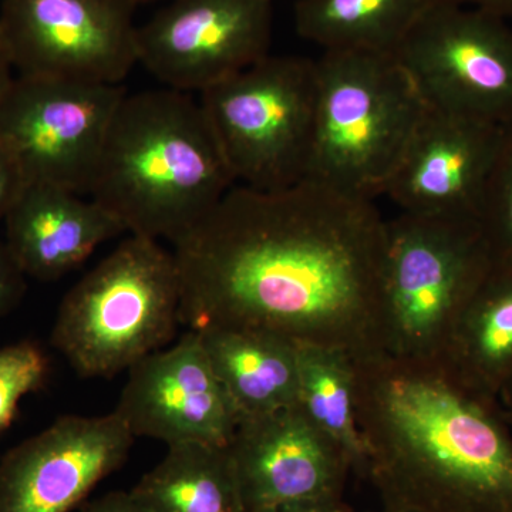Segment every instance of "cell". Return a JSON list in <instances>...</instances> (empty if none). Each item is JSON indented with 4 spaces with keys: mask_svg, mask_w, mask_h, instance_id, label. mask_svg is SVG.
<instances>
[{
    "mask_svg": "<svg viewBox=\"0 0 512 512\" xmlns=\"http://www.w3.org/2000/svg\"><path fill=\"white\" fill-rule=\"evenodd\" d=\"M386 220L375 200L305 180L238 185L174 244L181 323L242 326L357 360L384 352Z\"/></svg>",
    "mask_w": 512,
    "mask_h": 512,
    "instance_id": "obj_1",
    "label": "cell"
},
{
    "mask_svg": "<svg viewBox=\"0 0 512 512\" xmlns=\"http://www.w3.org/2000/svg\"><path fill=\"white\" fill-rule=\"evenodd\" d=\"M366 477L382 507L512 512V443L439 362L357 360Z\"/></svg>",
    "mask_w": 512,
    "mask_h": 512,
    "instance_id": "obj_2",
    "label": "cell"
},
{
    "mask_svg": "<svg viewBox=\"0 0 512 512\" xmlns=\"http://www.w3.org/2000/svg\"><path fill=\"white\" fill-rule=\"evenodd\" d=\"M234 184L200 101L165 87L121 101L90 197L130 234L174 245Z\"/></svg>",
    "mask_w": 512,
    "mask_h": 512,
    "instance_id": "obj_3",
    "label": "cell"
},
{
    "mask_svg": "<svg viewBox=\"0 0 512 512\" xmlns=\"http://www.w3.org/2000/svg\"><path fill=\"white\" fill-rule=\"evenodd\" d=\"M316 62L315 131L306 180L375 200L427 106L394 55L329 50Z\"/></svg>",
    "mask_w": 512,
    "mask_h": 512,
    "instance_id": "obj_4",
    "label": "cell"
},
{
    "mask_svg": "<svg viewBox=\"0 0 512 512\" xmlns=\"http://www.w3.org/2000/svg\"><path fill=\"white\" fill-rule=\"evenodd\" d=\"M181 296L174 252L130 234L66 293L53 348L80 376L119 375L173 340Z\"/></svg>",
    "mask_w": 512,
    "mask_h": 512,
    "instance_id": "obj_5",
    "label": "cell"
},
{
    "mask_svg": "<svg viewBox=\"0 0 512 512\" xmlns=\"http://www.w3.org/2000/svg\"><path fill=\"white\" fill-rule=\"evenodd\" d=\"M478 221L403 214L386 222L384 352L440 362L458 316L493 265Z\"/></svg>",
    "mask_w": 512,
    "mask_h": 512,
    "instance_id": "obj_6",
    "label": "cell"
},
{
    "mask_svg": "<svg viewBox=\"0 0 512 512\" xmlns=\"http://www.w3.org/2000/svg\"><path fill=\"white\" fill-rule=\"evenodd\" d=\"M316 92L315 60L268 55L200 93L235 183L278 191L306 180Z\"/></svg>",
    "mask_w": 512,
    "mask_h": 512,
    "instance_id": "obj_7",
    "label": "cell"
},
{
    "mask_svg": "<svg viewBox=\"0 0 512 512\" xmlns=\"http://www.w3.org/2000/svg\"><path fill=\"white\" fill-rule=\"evenodd\" d=\"M123 84L15 77L0 99V146L25 184L90 194Z\"/></svg>",
    "mask_w": 512,
    "mask_h": 512,
    "instance_id": "obj_8",
    "label": "cell"
},
{
    "mask_svg": "<svg viewBox=\"0 0 512 512\" xmlns=\"http://www.w3.org/2000/svg\"><path fill=\"white\" fill-rule=\"evenodd\" d=\"M394 57L430 109L511 123V20L436 0Z\"/></svg>",
    "mask_w": 512,
    "mask_h": 512,
    "instance_id": "obj_9",
    "label": "cell"
},
{
    "mask_svg": "<svg viewBox=\"0 0 512 512\" xmlns=\"http://www.w3.org/2000/svg\"><path fill=\"white\" fill-rule=\"evenodd\" d=\"M136 0H3L0 29L22 76L121 84L138 63Z\"/></svg>",
    "mask_w": 512,
    "mask_h": 512,
    "instance_id": "obj_10",
    "label": "cell"
},
{
    "mask_svg": "<svg viewBox=\"0 0 512 512\" xmlns=\"http://www.w3.org/2000/svg\"><path fill=\"white\" fill-rule=\"evenodd\" d=\"M274 0H171L137 29L138 63L178 92H204L269 55Z\"/></svg>",
    "mask_w": 512,
    "mask_h": 512,
    "instance_id": "obj_11",
    "label": "cell"
},
{
    "mask_svg": "<svg viewBox=\"0 0 512 512\" xmlns=\"http://www.w3.org/2000/svg\"><path fill=\"white\" fill-rule=\"evenodd\" d=\"M136 437L116 412L63 416L0 461V512H70L126 463Z\"/></svg>",
    "mask_w": 512,
    "mask_h": 512,
    "instance_id": "obj_12",
    "label": "cell"
},
{
    "mask_svg": "<svg viewBox=\"0 0 512 512\" xmlns=\"http://www.w3.org/2000/svg\"><path fill=\"white\" fill-rule=\"evenodd\" d=\"M114 412L134 437L160 440L168 447L187 443L228 447L239 421L195 329L128 370Z\"/></svg>",
    "mask_w": 512,
    "mask_h": 512,
    "instance_id": "obj_13",
    "label": "cell"
},
{
    "mask_svg": "<svg viewBox=\"0 0 512 512\" xmlns=\"http://www.w3.org/2000/svg\"><path fill=\"white\" fill-rule=\"evenodd\" d=\"M503 130L427 107L383 195L403 214L480 220Z\"/></svg>",
    "mask_w": 512,
    "mask_h": 512,
    "instance_id": "obj_14",
    "label": "cell"
},
{
    "mask_svg": "<svg viewBox=\"0 0 512 512\" xmlns=\"http://www.w3.org/2000/svg\"><path fill=\"white\" fill-rule=\"evenodd\" d=\"M247 511L342 497L348 456L298 406L239 419L228 446Z\"/></svg>",
    "mask_w": 512,
    "mask_h": 512,
    "instance_id": "obj_15",
    "label": "cell"
},
{
    "mask_svg": "<svg viewBox=\"0 0 512 512\" xmlns=\"http://www.w3.org/2000/svg\"><path fill=\"white\" fill-rule=\"evenodd\" d=\"M10 255L23 274L52 282L126 228L103 205L49 184H25L5 214Z\"/></svg>",
    "mask_w": 512,
    "mask_h": 512,
    "instance_id": "obj_16",
    "label": "cell"
},
{
    "mask_svg": "<svg viewBox=\"0 0 512 512\" xmlns=\"http://www.w3.org/2000/svg\"><path fill=\"white\" fill-rule=\"evenodd\" d=\"M212 372L239 419L298 403V348L266 330L204 325L195 329Z\"/></svg>",
    "mask_w": 512,
    "mask_h": 512,
    "instance_id": "obj_17",
    "label": "cell"
},
{
    "mask_svg": "<svg viewBox=\"0 0 512 512\" xmlns=\"http://www.w3.org/2000/svg\"><path fill=\"white\" fill-rule=\"evenodd\" d=\"M439 363L473 392L505 379L512 369V262L494 259Z\"/></svg>",
    "mask_w": 512,
    "mask_h": 512,
    "instance_id": "obj_18",
    "label": "cell"
},
{
    "mask_svg": "<svg viewBox=\"0 0 512 512\" xmlns=\"http://www.w3.org/2000/svg\"><path fill=\"white\" fill-rule=\"evenodd\" d=\"M131 491L151 512H248L228 447L170 446Z\"/></svg>",
    "mask_w": 512,
    "mask_h": 512,
    "instance_id": "obj_19",
    "label": "cell"
},
{
    "mask_svg": "<svg viewBox=\"0 0 512 512\" xmlns=\"http://www.w3.org/2000/svg\"><path fill=\"white\" fill-rule=\"evenodd\" d=\"M436 0H299L296 32L329 50L394 55Z\"/></svg>",
    "mask_w": 512,
    "mask_h": 512,
    "instance_id": "obj_20",
    "label": "cell"
},
{
    "mask_svg": "<svg viewBox=\"0 0 512 512\" xmlns=\"http://www.w3.org/2000/svg\"><path fill=\"white\" fill-rule=\"evenodd\" d=\"M298 348L296 406L348 456L352 473L366 477V451L357 419L355 360L340 350Z\"/></svg>",
    "mask_w": 512,
    "mask_h": 512,
    "instance_id": "obj_21",
    "label": "cell"
},
{
    "mask_svg": "<svg viewBox=\"0 0 512 512\" xmlns=\"http://www.w3.org/2000/svg\"><path fill=\"white\" fill-rule=\"evenodd\" d=\"M478 222L494 259L512 262V121L504 126Z\"/></svg>",
    "mask_w": 512,
    "mask_h": 512,
    "instance_id": "obj_22",
    "label": "cell"
},
{
    "mask_svg": "<svg viewBox=\"0 0 512 512\" xmlns=\"http://www.w3.org/2000/svg\"><path fill=\"white\" fill-rule=\"evenodd\" d=\"M49 375V360L33 342L0 348V434L13 423L20 400L42 389Z\"/></svg>",
    "mask_w": 512,
    "mask_h": 512,
    "instance_id": "obj_23",
    "label": "cell"
},
{
    "mask_svg": "<svg viewBox=\"0 0 512 512\" xmlns=\"http://www.w3.org/2000/svg\"><path fill=\"white\" fill-rule=\"evenodd\" d=\"M26 276L10 255L5 241H0V318L8 315L22 301L26 292Z\"/></svg>",
    "mask_w": 512,
    "mask_h": 512,
    "instance_id": "obj_24",
    "label": "cell"
},
{
    "mask_svg": "<svg viewBox=\"0 0 512 512\" xmlns=\"http://www.w3.org/2000/svg\"><path fill=\"white\" fill-rule=\"evenodd\" d=\"M23 187L25 181L22 174L9 154L0 146V217H5Z\"/></svg>",
    "mask_w": 512,
    "mask_h": 512,
    "instance_id": "obj_25",
    "label": "cell"
},
{
    "mask_svg": "<svg viewBox=\"0 0 512 512\" xmlns=\"http://www.w3.org/2000/svg\"><path fill=\"white\" fill-rule=\"evenodd\" d=\"M251 512H353L342 497L315 498V500L292 501L259 508Z\"/></svg>",
    "mask_w": 512,
    "mask_h": 512,
    "instance_id": "obj_26",
    "label": "cell"
},
{
    "mask_svg": "<svg viewBox=\"0 0 512 512\" xmlns=\"http://www.w3.org/2000/svg\"><path fill=\"white\" fill-rule=\"evenodd\" d=\"M83 512H151L133 491H116L93 501Z\"/></svg>",
    "mask_w": 512,
    "mask_h": 512,
    "instance_id": "obj_27",
    "label": "cell"
},
{
    "mask_svg": "<svg viewBox=\"0 0 512 512\" xmlns=\"http://www.w3.org/2000/svg\"><path fill=\"white\" fill-rule=\"evenodd\" d=\"M443 2L484 10V12L512 20V0H443Z\"/></svg>",
    "mask_w": 512,
    "mask_h": 512,
    "instance_id": "obj_28",
    "label": "cell"
},
{
    "mask_svg": "<svg viewBox=\"0 0 512 512\" xmlns=\"http://www.w3.org/2000/svg\"><path fill=\"white\" fill-rule=\"evenodd\" d=\"M13 60L10 56L8 43H6L5 36H3L2 29H0V99L5 96L13 80Z\"/></svg>",
    "mask_w": 512,
    "mask_h": 512,
    "instance_id": "obj_29",
    "label": "cell"
},
{
    "mask_svg": "<svg viewBox=\"0 0 512 512\" xmlns=\"http://www.w3.org/2000/svg\"><path fill=\"white\" fill-rule=\"evenodd\" d=\"M377 512H414L409 510H399V508L382 507V510Z\"/></svg>",
    "mask_w": 512,
    "mask_h": 512,
    "instance_id": "obj_30",
    "label": "cell"
},
{
    "mask_svg": "<svg viewBox=\"0 0 512 512\" xmlns=\"http://www.w3.org/2000/svg\"><path fill=\"white\" fill-rule=\"evenodd\" d=\"M158 2V0H136L137 5H143V3Z\"/></svg>",
    "mask_w": 512,
    "mask_h": 512,
    "instance_id": "obj_31",
    "label": "cell"
}]
</instances>
